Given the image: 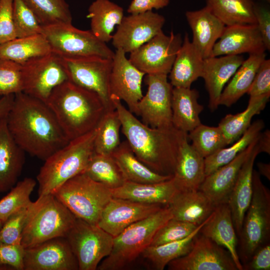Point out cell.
I'll use <instances>...</instances> for the list:
<instances>
[{
	"label": "cell",
	"mask_w": 270,
	"mask_h": 270,
	"mask_svg": "<svg viewBox=\"0 0 270 270\" xmlns=\"http://www.w3.org/2000/svg\"><path fill=\"white\" fill-rule=\"evenodd\" d=\"M13 16L16 38L42 34V26L23 0H13Z\"/></svg>",
	"instance_id": "obj_46"
},
{
	"label": "cell",
	"mask_w": 270,
	"mask_h": 270,
	"mask_svg": "<svg viewBox=\"0 0 270 270\" xmlns=\"http://www.w3.org/2000/svg\"><path fill=\"white\" fill-rule=\"evenodd\" d=\"M112 102L121 122L122 132L136 156L154 172L173 176L184 132L174 127H150L138 120L118 99L112 98Z\"/></svg>",
	"instance_id": "obj_2"
},
{
	"label": "cell",
	"mask_w": 270,
	"mask_h": 270,
	"mask_svg": "<svg viewBox=\"0 0 270 270\" xmlns=\"http://www.w3.org/2000/svg\"><path fill=\"white\" fill-rule=\"evenodd\" d=\"M126 52L116 49L112 58L110 78V90L112 98L124 100L128 110L137 116V106L143 96L142 84L146 74L128 59Z\"/></svg>",
	"instance_id": "obj_17"
},
{
	"label": "cell",
	"mask_w": 270,
	"mask_h": 270,
	"mask_svg": "<svg viewBox=\"0 0 270 270\" xmlns=\"http://www.w3.org/2000/svg\"><path fill=\"white\" fill-rule=\"evenodd\" d=\"M260 153L257 140L240 170L228 200L238 236L240 233L244 218L252 198L254 165Z\"/></svg>",
	"instance_id": "obj_26"
},
{
	"label": "cell",
	"mask_w": 270,
	"mask_h": 270,
	"mask_svg": "<svg viewBox=\"0 0 270 270\" xmlns=\"http://www.w3.org/2000/svg\"><path fill=\"white\" fill-rule=\"evenodd\" d=\"M84 172L94 180L112 190L120 187L126 182L112 155L94 152Z\"/></svg>",
	"instance_id": "obj_40"
},
{
	"label": "cell",
	"mask_w": 270,
	"mask_h": 270,
	"mask_svg": "<svg viewBox=\"0 0 270 270\" xmlns=\"http://www.w3.org/2000/svg\"><path fill=\"white\" fill-rule=\"evenodd\" d=\"M66 238L79 270H96L110 253L114 237L98 225L77 218Z\"/></svg>",
	"instance_id": "obj_10"
},
{
	"label": "cell",
	"mask_w": 270,
	"mask_h": 270,
	"mask_svg": "<svg viewBox=\"0 0 270 270\" xmlns=\"http://www.w3.org/2000/svg\"><path fill=\"white\" fill-rule=\"evenodd\" d=\"M164 206L112 197L103 210L97 225L115 237L131 224Z\"/></svg>",
	"instance_id": "obj_19"
},
{
	"label": "cell",
	"mask_w": 270,
	"mask_h": 270,
	"mask_svg": "<svg viewBox=\"0 0 270 270\" xmlns=\"http://www.w3.org/2000/svg\"><path fill=\"white\" fill-rule=\"evenodd\" d=\"M14 98V94L2 96L0 98V119L6 118L10 111Z\"/></svg>",
	"instance_id": "obj_55"
},
{
	"label": "cell",
	"mask_w": 270,
	"mask_h": 270,
	"mask_svg": "<svg viewBox=\"0 0 270 270\" xmlns=\"http://www.w3.org/2000/svg\"><path fill=\"white\" fill-rule=\"evenodd\" d=\"M204 60L186 33L169 73L172 86L190 88L194 81L202 77Z\"/></svg>",
	"instance_id": "obj_29"
},
{
	"label": "cell",
	"mask_w": 270,
	"mask_h": 270,
	"mask_svg": "<svg viewBox=\"0 0 270 270\" xmlns=\"http://www.w3.org/2000/svg\"><path fill=\"white\" fill-rule=\"evenodd\" d=\"M24 154L12 136L6 118L0 119V193L9 191L18 182L25 162Z\"/></svg>",
	"instance_id": "obj_27"
},
{
	"label": "cell",
	"mask_w": 270,
	"mask_h": 270,
	"mask_svg": "<svg viewBox=\"0 0 270 270\" xmlns=\"http://www.w3.org/2000/svg\"><path fill=\"white\" fill-rule=\"evenodd\" d=\"M63 58L69 80L96 94L108 110L115 109L110 90L112 59L98 56Z\"/></svg>",
	"instance_id": "obj_12"
},
{
	"label": "cell",
	"mask_w": 270,
	"mask_h": 270,
	"mask_svg": "<svg viewBox=\"0 0 270 270\" xmlns=\"http://www.w3.org/2000/svg\"><path fill=\"white\" fill-rule=\"evenodd\" d=\"M86 16L90 20L92 33L106 43L112 39L114 26L122 20L124 9L109 0H95L90 6Z\"/></svg>",
	"instance_id": "obj_34"
},
{
	"label": "cell",
	"mask_w": 270,
	"mask_h": 270,
	"mask_svg": "<svg viewBox=\"0 0 270 270\" xmlns=\"http://www.w3.org/2000/svg\"><path fill=\"white\" fill-rule=\"evenodd\" d=\"M42 26L72 24V16L66 0H23Z\"/></svg>",
	"instance_id": "obj_42"
},
{
	"label": "cell",
	"mask_w": 270,
	"mask_h": 270,
	"mask_svg": "<svg viewBox=\"0 0 270 270\" xmlns=\"http://www.w3.org/2000/svg\"><path fill=\"white\" fill-rule=\"evenodd\" d=\"M42 34L53 52L62 58L98 56L112 59L114 52L98 40L90 30H84L72 24L42 26Z\"/></svg>",
	"instance_id": "obj_9"
},
{
	"label": "cell",
	"mask_w": 270,
	"mask_h": 270,
	"mask_svg": "<svg viewBox=\"0 0 270 270\" xmlns=\"http://www.w3.org/2000/svg\"><path fill=\"white\" fill-rule=\"evenodd\" d=\"M270 94L250 97L246 108L235 114H228L218 126L222 130L228 145L238 140L251 125L253 117L260 113L269 100Z\"/></svg>",
	"instance_id": "obj_37"
},
{
	"label": "cell",
	"mask_w": 270,
	"mask_h": 270,
	"mask_svg": "<svg viewBox=\"0 0 270 270\" xmlns=\"http://www.w3.org/2000/svg\"><path fill=\"white\" fill-rule=\"evenodd\" d=\"M36 184V182L32 178H26L18 182L0 200V220L3 224L11 214L32 202L30 197Z\"/></svg>",
	"instance_id": "obj_44"
},
{
	"label": "cell",
	"mask_w": 270,
	"mask_h": 270,
	"mask_svg": "<svg viewBox=\"0 0 270 270\" xmlns=\"http://www.w3.org/2000/svg\"><path fill=\"white\" fill-rule=\"evenodd\" d=\"M257 166L259 174L270 180V164L258 162L257 164Z\"/></svg>",
	"instance_id": "obj_57"
},
{
	"label": "cell",
	"mask_w": 270,
	"mask_h": 270,
	"mask_svg": "<svg viewBox=\"0 0 270 270\" xmlns=\"http://www.w3.org/2000/svg\"><path fill=\"white\" fill-rule=\"evenodd\" d=\"M207 220L185 238L161 245L149 246L139 257L142 258L153 270H163L170 262L190 252L195 236Z\"/></svg>",
	"instance_id": "obj_36"
},
{
	"label": "cell",
	"mask_w": 270,
	"mask_h": 270,
	"mask_svg": "<svg viewBox=\"0 0 270 270\" xmlns=\"http://www.w3.org/2000/svg\"><path fill=\"white\" fill-rule=\"evenodd\" d=\"M22 65L0 58V95L15 94L22 92Z\"/></svg>",
	"instance_id": "obj_48"
},
{
	"label": "cell",
	"mask_w": 270,
	"mask_h": 270,
	"mask_svg": "<svg viewBox=\"0 0 270 270\" xmlns=\"http://www.w3.org/2000/svg\"><path fill=\"white\" fill-rule=\"evenodd\" d=\"M250 97L270 94V60L260 64L247 93Z\"/></svg>",
	"instance_id": "obj_51"
},
{
	"label": "cell",
	"mask_w": 270,
	"mask_h": 270,
	"mask_svg": "<svg viewBox=\"0 0 270 270\" xmlns=\"http://www.w3.org/2000/svg\"><path fill=\"white\" fill-rule=\"evenodd\" d=\"M198 226L172 218L155 233L150 246H158L185 238Z\"/></svg>",
	"instance_id": "obj_47"
},
{
	"label": "cell",
	"mask_w": 270,
	"mask_h": 270,
	"mask_svg": "<svg viewBox=\"0 0 270 270\" xmlns=\"http://www.w3.org/2000/svg\"><path fill=\"white\" fill-rule=\"evenodd\" d=\"M270 234V192L254 170L252 198L238 236V253L242 265L258 248L269 242Z\"/></svg>",
	"instance_id": "obj_7"
},
{
	"label": "cell",
	"mask_w": 270,
	"mask_h": 270,
	"mask_svg": "<svg viewBox=\"0 0 270 270\" xmlns=\"http://www.w3.org/2000/svg\"><path fill=\"white\" fill-rule=\"evenodd\" d=\"M186 17L192 33L194 46L204 59L211 57L214 46L226 26L206 5L198 10L187 11Z\"/></svg>",
	"instance_id": "obj_24"
},
{
	"label": "cell",
	"mask_w": 270,
	"mask_h": 270,
	"mask_svg": "<svg viewBox=\"0 0 270 270\" xmlns=\"http://www.w3.org/2000/svg\"><path fill=\"white\" fill-rule=\"evenodd\" d=\"M170 0H132L127 12L130 14H136L158 10L166 6Z\"/></svg>",
	"instance_id": "obj_54"
},
{
	"label": "cell",
	"mask_w": 270,
	"mask_h": 270,
	"mask_svg": "<svg viewBox=\"0 0 270 270\" xmlns=\"http://www.w3.org/2000/svg\"><path fill=\"white\" fill-rule=\"evenodd\" d=\"M265 58L264 52L249 54L224 88L220 98L219 106L230 107L247 93L260 64Z\"/></svg>",
	"instance_id": "obj_32"
},
{
	"label": "cell",
	"mask_w": 270,
	"mask_h": 270,
	"mask_svg": "<svg viewBox=\"0 0 270 270\" xmlns=\"http://www.w3.org/2000/svg\"><path fill=\"white\" fill-rule=\"evenodd\" d=\"M122 124L116 109L108 110L97 126L94 152L112 155L120 144V132Z\"/></svg>",
	"instance_id": "obj_41"
},
{
	"label": "cell",
	"mask_w": 270,
	"mask_h": 270,
	"mask_svg": "<svg viewBox=\"0 0 270 270\" xmlns=\"http://www.w3.org/2000/svg\"><path fill=\"white\" fill-rule=\"evenodd\" d=\"M242 266L243 270H270V242H268L258 248L250 258Z\"/></svg>",
	"instance_id": "obj_52"
},
{
	"label": "cell",
	"mask_w": 270,
	"mask_h": 270,
	"mask_svg": "<svg viewBox=\"0 0 270 270\" xmlns=\"http://www.w3.org/2000/svg\"><path fill=\"white\" fill-rule=\"evenodd\" d=\"M24 228L21 244L30 248L48 240L66 238L76 217L52 194L38 197Z\"/></svg>",
	"instance_id": "obj_6"
},
{
	"label": "cell",
	"mask_w": 270,
	"mask_h": 270,
	"mask_svg": "<svg viewBox=\"0 0 270 270\" xmlns=\"http://www.w3.org/2000/svg\"><path fill=\"white\" fill-rule=\"evenodd\" d=\"M258 136L232 160L206 176L199 190L215 206L228 202L240 170L256 142Z\"/></svg>",
	"instance_id": "obj_21"
},
{
	"label": "cell",
	"mask_w": 270,
	"mask_h": 270,
	"mask_svg": "<svg viewBox=\"0 0 270 270\" xmlns=\"http://www.w3.org/2000/svg\"><path fill=\"white\" fill-rule=\"evenodd\" d=\"M3 223L0 220V230L2 226Z\"/></svg>",
	"instance_id": "obj_58"
},
{
	"label": "cell",
	"mask_w": 270,
	"mask_h": 270,
	"mask_svg": "<svg viewBox=\"0 0 270 270\" xmlns=\"http://www.w3.org/2000/svg\"><path fill=\"white\" fill-rule=\"evenodd\" d=\"M46 104L69 140L96 128L110 110L96 94L69 80L53 90Z\"/></svg>",
	"instance_id": "obj_3"
},
{
	"label": "cell",
	"mask_w": 270,
	"mask_h": 270,
	"mask_svg": "<svg viewBox=\"0 0 270 270\" xmlns=\"http://www.w3.org/2000/svg\"><path fill=\"white\" fill-rule=\"evenodd\" d=\"M198 97L196 89L173 87L172 109L174 128L188 133L202 124L200 115L204 106L198 103Z\"/></svg>",
	"instance_id": "obj_31"
},
{
	"label": "cell",
	"mask_w": 270,
	"mask_h": 270,
	"mask_svg": "<svg viewBox=\"0 0 270 270\" xmlns=\"http://www.w3.org/2000/svg\"><path fill=\"white\" fill-rule=\"evenodd\" d=\"M264 126L262 120L254 122L238 140L232 144L230 146L221 148L204 158L206 176L230 162L246 149L258 137Z\"/></svg>",
	"instance_id": "obj_39"
},
{
	"label": "cell",
	"mask_w": 270,
	"mask_h": 270,
	"mask_svg": "<svg viewBox=\"0 0 270 270\" xmlns=\"http://www.w3.org/2000/svg\"><path fill=\"white\" fill-rule=\"evenodd\" d=\"M258 145L260 152L270 154V131L266 130L259 134Z\"/></svg>",
	"instance_id": "obj_56"
},
{
	"label": "cell",
	"mask_w": 270,
	"mask_h": 270,
	"mask_svg": "<svg viewBox=\"0 0 270 270\" xmlns=\"http://www.w3.org/2000/svg\"><path fill=\"white\" fill-rule=\"evenodd\" d=\"M51 52L50 46L42 34L16 38L0 44V58L10 60L22 66Z\"/></svg>",
	"instance_id": "obj_35"
},
{
	"label": "cell",
	"mask_w": 270,
	"mask_h": 270,
	"mask_svg": "<svg viewBox=\"0 0 270 270\" xmlns=\"http://www.w3.org/2000/svg\"><path fill=\"white\" fill-rule=\"evenodd\" d=\"M52 194L77 218L95 225L112 198V189L84 172L66 181Z\"/></svg>",
	"instance_id": "obj_8"
},
{
	"label": "cell",
	"mask_w": 270,
	"mask_h": 270,
	"mask_svg": "<svg viewBox=\"0 0 270 270\" xmlns=\"http://www.w3.org/2000/svg\"><path fill=\"white\" fill-rule=\"evenodd\" d=\"M204 158L189 144L184 132L180 142L172 178L180 192L198 190L206 178Z\"/></svg>",
	"instance_id": "obj_22"
},
{
	"label": "cell",
	"mask_w": 270,
	"mask_h": 270,
	"mask_svg": "<svg viewBox=\"0 0 270 270\" xmlns=\"http://www.w3.org/2000/svg\"><path fill=\"white\" fill-rule=\"evenodd\" d=\"M24 270H78L66 238H52L25 248Z\"/></svg>",
	"instance_id": "obj_18"
},
{
	"label": "cell",
	"mask_w": 270,
	"mask_h": 270,
	"mask_svg": "<svg viewBox=\"0 0 270 270\" xmlns=\"http://www.w3.org/2000/svg\"><path fill=\"white\" fill-rule=\"evenodd\" d=\"M16 38L13 0H0V44Z\"/></svg>",
	"instance_id": "obj_50"
},
{
	"label": "cell",
	"mask_w": 270,
	"mask_h": 270,
	"mask_svg": "<svg viewBox=\"0 0 270 270\" xmlns=\"http://www.w3.org/2000/svg\"><path fill=\"white\" fill-rule=\"evenodd\" d=\"M168 206L173 218L196 226L207 220L216 206L200 190L180 192Z\"/></svg>",
	"instance_id": "obj_30"
},
{
	"label": "cell",
	"mask_w": 270,
	"mask_h": 270,
	"mask_svg": "<svg viewBox=\"0 0 270 270\" xmlns=\"http://www.w3.org/2000/svg\"><path fill=\"white\" fill-rule=\"evenodd\" d=\"M112 156L126 181L152 184L170 180L173 176L158 174L144 164L136 156L126 140L121 142Z\"/></svg>",
	"instance_id": "obj_33"
},
{
	"label": "cell",
	"mask_w": 270,
	"mask_h": 270,
	"mask_svg": "<svg viewBox=\"0 0 270 270\" xmlns=\"http://www.w3.org/2000/svg\"><path fill=\"white\" fill-rule=\"evenodd\" d=\"M172 218L168 206L136 222L114 238L110 254L102 260L97 270H120L138 258L149 246L156 232Z\"/></svg>",
	"instance_id": "obj_5"
},
{
	"label": "cell",
	"mask_w": 270,
	"mask_h": 270,
	"mask_svg": "<svg viewBox=\"0 0 270 270\" xmlns=\"http://www.w3.org/2000/svg\"><path fill=\"white\" fill-rule=\"evenodd\" d=\"M22 66V92L46 103L53 90L68 80L64 58L53 52Z\"/></svg>",
	"instance_id": "obj_11"
},
{
	"label": "cell",
	"mask_w": 270,
	"mask_h": 270,
	"mask_svg": "<svg viewBox=\"0 0 270 270\" xmlns=\"http://www.w3.org/2000/svg\"><path fill=\"white\" fill-rule=\"evenodd\" d=\"M96 132L97 127L70 140L44 160L36 176L38 197L53 194L66 181L84 172L94 152Z\"/></svg>",
	"instance_id": "obj_4"
},
{
	"label": "cell",
	"mask_w": 270,
	"mask_h": 270,
	"mask_svg": "<svg viewBox=\"0 0 270 270\" xmlns=\"http://www.w3.org/2000/svg\"><path fill=\"white\" fill-rule=\"evenodd\" d=\"M256 25L266 50H270V12L267 8L254 6Z\"/></svg>",
	"instance_id": "obj_53"
},
{
	"label": "cell",
	"mask_w": 270,
	"mask_h": 270,
	"mask_svg": "<svg viewBox=\"0 0 270 270\" xmlns=\"http://www.w3.org/2000/svg\"><path fill=\"white\" fill-rule=\"evenodd\" d=\"M164 23V16L152 10L124 16L112 35V44L130 53L162 31Z\"/></svg>",
	"instance_id": "obj_16"
},
{
	"label": "cell",
	"mask_w": 270,
	"mask_h": 270,
	"mask_svg": "<svg viewBox=\"0 0 270 270\" xmlns=\"http://www.w3.org/2000/svg\"><path fill=\"white\" fill-rule=\"evenodd\" d=\"M182 42L180 34L163 31L130 53L128 60L146 74L168 75Z\"/></svg>",
	"instance_id": "obj_13"
},
{
	"label": "cell",
	"mask_w": 270,
	"mask_h": 270,
	"mask_svg": "<svg viewBox=\"0 0 270 270\" xmlns=\"http://www.w3.org/2000/svg\"><path fill=\"white\" fill-rule=\"evenodd\" d=\"M24 250L22 244L0 242V270H24Z\"/></svg>",
	"instance_id": "obj_49"
},
{
	"label": "cell",
	"mask_w": 270,
	"mask_h": 270,
	"mask_svg": "<svg viewBox=\"0 0 270 270\" xmlns=\"http://www.w3.org/2000/svg\"><path fill=\"white\" fill-rule=\"evenodd\" d=\"M200 233L228 250L238 270H243L238 253V236L228 202L216 206Z\"/></svg>",
	"instance_id": "obj_25"
},
{
	"label": "cell",
	"mask_w": 270,
	"mask_h": 270,
	"mask_svg": "<svg viewBox=\"0 0 270 270\" xmlns=\"http://www.w3.org/2000/svg\"><path fill=\"white\" fill-rule=\"evenodd\" d=\"M148 90L138 102L137 116L142 122L154 128H169L172 124V98L173 86L168 75L147 74Z\"/></svg>",
	"instance_id": "obj_14"
},
{
	"label": "cell",
	"mask_w": 270,
	"mask_h": 270,
	"mask_svg": "<svg viewBox=\"0 0 270 270\" xmlns=\"http://www.w3.org/2000/svg\"><path fill=\"white\" fill-rule=\"evenodd\" d=\"M36 202L11 214L0 230V242L6 244H21L22 234L28 220L34 210Z\"/></svg>",
	"instance_id": "obj_45"
},
{
	"label": "cell",
	"mask_w": 270,
	"mask_h": 270,
	"mask_svg": "<svg viewBox=\"0 0 270 270\" xmlns=\"http://www.w3.org/2000/svg\"><path fill=\"white\" fill-rule=\"evenodd\" d=\"M256 24L226 26L214 46L212 56L265 52Z\"/></svg>",
	"instance_id": "obj_20"
},
{
	"label": "cell",
	"mask_w": 270,
	"mask_h": 270,
	"mask_svg": "<svg viewBox=\"0 0 270 270\" xmlns=\"http://www.w3.org/2000/svg\"><path fill=\"white\" fill-rule=\"evenodd\" d=\"M172 178L156 183L140 184L126 181L112 190V197L148 204L168 206L180 192Z\"/></svg>",
	"instance_id": "obj_28"
},
{
	"label": "cell",
	"mask_w": 270,
	"mask_h": 270,
	"mask_svg": "<svg viewBox=\"0 0 270 270\" xmlns=\"http://www.w3.org/2000/svg\"><path fill=\"white\" fill-rule=\"evenodd\" d=\"M188 136L192 142L191 144L204 158L228 146L218 126H211L200 124L188 133Z\"/></svg>",
	"instance_id": "obj_43"
},
{
	"label": "cell",
	"mask_w": 270,
	"mask_h": 270,
	"mask_svg": "<svg viewBox=\"0 0 270 270\" xmlns=\"http://www.w3.org/2000/svg\"><path fill=\"white\" fill-rule=\"evenodd\" d=\"M167 266L168 270H238L228 250L200 232L190 252Z\"/></svg>",
	"instance_id": "obj_15"
},
{
	"label": "cell",
	"mask_w": 270,
	"mask_h": 270,
	"mask_svg": "<svg viewBox=\"0 0 270 270\" xmlns=\"http://www.w3.org/2000/svg\"><path fill=\"white\" fill-rule=\"evenodd\" d=\"M266 1H268V2H270V0H266Z\"/></svg>",
	"instance_id": "obj_59"
},
{
	"label": "cell",
	"mask_w": 270,
	"mask_h": 270,
	"mask_svg": "<svg viewBox=\"0 0 270 270\" xmlns=\"http://www.w3.org/2000/svg\"><path fill=\"white\" fill-rule=\"evenodd\" d=\"M6 121L18 146L44 161L70 141L47 104L24 92L14 94Z\"/></svg>",
	"instance_id": "obj_1"
},
{
	"label": "cell",
	"mask_w": 270,
	"mask_h": 270,
	"mask_svg": "<svg viewBox=\"0 0 270 270\" xmlns=\"http://www.w3.org/2000/svg\"><path fill=\"white\" fill-rule=\"evenodd\" d=\"M212 13L226 26L256 24L252 0H206Z\"/></svg>",
	"instance_id": "obj_38"
},
{
	"label": "cell",
	"mask_w": 270,
	"mask_h": 270,
	"mask_svg": "<svg viewBox=\"0 0 270 270\" xmlns=\"http://www.w3.org/2000/svg\"><path fill=\"white\" fill-rule=\"evenodd\" d=\"M244 60L242 55L211 56L204 60L202 77L208 94V107L214 111L219 106L220 94Z\"/></svg>",
	"instance_id": "obj_23"
}]
</instances>
